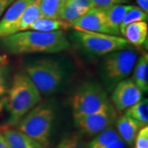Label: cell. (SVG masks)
<instances>
[{
	"label": "cell",
	"instance_id": "cell-1",
	"mask_svg": "<svg viewBox=\"0 0 148 148\" xmlns=\"http://www.w3.org/2000/svg\"><path fill=\"white\" fill-rule=\"evenodd\" d=\"M2 45L12 54L62 52L70 47L63 31L40 32L24 31L1 39Z\"/></svg>",
	"mask_w": 148,
	"mask_h": 148
},
{
	"label": "cell",
	"instance_id": "cell-2",
	"mask_svg": "<svg viewBox=\"0 0 148 148\" xmlns=\"http://www.w3.org/2000/svg\"><path fill=\"white\" fill-rule=\"evenodd\" d=\"M41 101V93L26 73L15 74L5 98L8 126H16L29 111Z\"/></svg>",
	"mask_w": 148,
	"mask_h": 148
},
{
	"label": "cell",
	"instance_id": "cell-3",
	"mask_svg": "<svg viewBox=\"0 0 148 148\" xmlns=\"http://www.w3.org/2000/svg\"><path fill=\"white\" fill-rule=\"evenodd\" d=\"M55 118L56 114L53 106L40 104L35 106L17 123L16 129L47 148L50 143Z\"/></svg>",
	"mask_w": 148,
	"mask_h": 148
},
{
	"label": "cell",
	"instance_id": "cell-4",
	"mask_svg": "<svg viewBox=\"0 0 148 148\" xmlns=\"http://www.w3.org/2000/svg\"><path fill=\"white\" fill-rule=\"evenodd\" d=\"M25 73L39 91L45 95L55 93L65 78V71L61 64L51 58L38 59L25 68Z\"/></svg>",
	"mask_w": 148,
	"mask_h": 148
},
{
	"label": "cell",
	"instance_id": "cell-5",
	"mask_svg": "<svg viewBox=\"0 0 148 148\" xmlns=\"http://www.w3.org/2000/svg\"><path fill=\"white\" fill-rule=\"evenodd\" d=\"M71 104L74 119L96 113L111 105L106 89L95 82L81 85L73 95Z\"/></svg>",
	"mask_w": 148,
	"mask_h": 148
},
{
	"label": "cell",
	"instance_id": "cell-6",
	"mask_svg": "<svg viewBox=\"0 0 148 148\" xmlns=\"http://www.w3.org/2000/svg\"><path fill=\"white\" fill-rule=\"evenodd\" d=\"M138 58L136 51L125 49L107 54L101 64V75L108 90L114 89L118 82L127 78L134 69Z\"/></svg>",
	"mask_w": 148,
	"mask_h": 148
},
{
	"label": "cell",
	"instance_id": "cell-7",
	"mask_svg": "<svg viewBox=\"0 0 148 148\" xmlns=\"http://www.w3.org/2000/svg\"><path fill=\"white\" fill-rule=\"evenodd\" d=\"M73 36L80 49L94 56L107 55L125 49L128 45L124 38L105 33L75 31Z\"/></svg>",
	"mask_w": 148,
	"mask_h": 148
},
{
	"label": "cell",
	"instance_id": "cell-8",
	"mask_svg": "<svg viewBox=\"0 0 148 148\" xmlns=\"http://www.w3.org/2000/svg\"><path fill=\"white\" fill-rule=\"evenodd\" d=\"M117 119V111L111 104L102 110L75 119V125L80 132L88 136H95L113 126Z\"/></svg>",
	"mask_w": 148,
	"mask_h": 148
},
{
	"label": "cell",
	"instance_id": "cell-9",
	"mask_svg": "<svg viewBox=\"0 0 148 148\" xmlns=\"http://www.w3.org/2000/svg\"><path fill=\"white\" fill-rule=\"evenodd\" d=\"M143 91L132 78H125L114 87L111 100L117 110L124 111L143 99Z\"/></svg>",
	"mask_w": 148,
	"mask_h": 148
},
{
	"label": "cell",
	"instance_id": "cell-10",
	"mask_svg": "<svg viewBox=\"0 0 148 148\" xmlns=\"http://www.w3.org/2000/svg\"><path fill=\"white\" fill-rule=\"evenodd\" d=\"M70 27L75 31L98 32L111 35L107 24V19L104 8H92L77 20L73 22Z\"/></svg>",
	"mask_w": 148,
	"mask_h": 148
},
{
	"label": "cell",
	"instance_id": "cell-11",
	"mask_svg": "<svg viewBox=\"0 0 148 148\" xmlns=\"http://www.w3.org/2000/svg\"><path fill=\"white\" fill-rule=\"evenodd\" d=\"M32 0H15L11 4L0 19V39L19 32L18 26L21 14Z\"/></svg>",
	"mask_w": 148,
	"mask_h": 148
},
{
	"label": "cell",
	"instance_id": "cell-12",
	"mask_svg": "<svg viewBox=\"0 0 148 148\" xmlns=\"http://www.w3.org/2000/svg\"><path fill=\"white\" fill-rule=\"evenodd\" d=\"M0 133L3 135L10 148H45L41 144L28 137L25 133L8 125L1 127Z\"/></svg>",
	"mask_w": 148,
	"mask_h": 148
},
{
	"label": "cell",
	"instance_id": "cell-13",
	"mask_svg": "<svg viewBox=\"0 0 148 148\" xmlns=\"http://www.w3.org/2000/svg\"><path fill=\"white\" fill-rule=\"evenodd\" d=\"M114 123L116 124L117 132L122 140L127 146L133 145L139 130L143 127L126 114L117 118Z\"/></svg>",
	"mask_w": 148,
	"mask_h": 148
},
{
	"label": "cell",
	"instance_id": "cell-14",
	"mask_svg": "<svg viewBox=\"0 0 148 148\" xmlns=\"http://www.w3.org/2000/svg\"><path fill=\"white\" fill-rule=\"evenodd\" d=\"M123 36L127 42L136 47L143 45L147 40L148 25L147 21H138L128 25Z\"/></svg>",
	"mask_w": 148,
	"mask_h": 148
},
{
	"label": "cell",
	"instance_id": "cell-15",
	"mask_svg": "<svg viewBox=\"0 0 148 148\" xmlns=\"http://www.w3.org/2000/svg\"><path fill=\"white\" fill-rule=\"evenodd\" d=\"M132 5H124V4H115L104 8L107 19V24L110 31L111 35L119 36V26L127 12Z\"/></svg>",
	"mask_w": 148,
	"mask_h": 148
},
{
	"label": "cell",
	"instance_id": "cell-16",
	"mask_svg": "<svg viewBox=\"0 0 148 148\" xmlns=\"http://www.w3.org/2000/svg\"><path fill=\"white\" fill-rule=\"evenodd\" d=\"M132 81L143 93L148 90V55L144 53L134 66Z\"/></svg>",
	"mask_w": 148,
	"mask_h": 148
},
{
	"label": "cell",
	"instance_id": "cell-17",
	"mask_svg": "<svg viewBox=\"0 0 148 148\" xmlns=\"http://www.w3.org/2000/svg\"><path fill=\"white\" fill-rule=\"evenodd\" d=\"M70 26L61 19L40 17L28 28L30 31L40 32H53L69 29ZM27 30V31H28Z\"/></svg>",
	"mask_w": 148,
	"mask_h": 148
},
{
	"label": "cell",
	"instance_id": "cell-18",
	"mask_svg": "<svg viewBox=\"0 0 148 148\" xmlns=\"http://www.w3.org/2000/svg\"><path fill=\"white\" fill-rule=\"evenodd\" d=\"M119 138L120 137L116 129L111 126L96 134L95 138L87 144V148H105Z\"/></svg>",
	"mask_w": 148,
	"mask_h": 148
},
{
	"label": "cell",
	"instance_id": "cell-19",
	"mask_svg": "<svg viewBox=\"0 0 148 148\" xmlns=\"http://www.w3.org/2000/svg\"><path fill=\"white\" fill-rule=\"evenodd\" d=\"M40 17H42V14L40 12L39 3L34 2L28 6L21 14L18 26L19 32L27 31L30 26H32L35 21Z\"/></svg>",
	"mask_w": 148,
	"mask_h": 148
},
{
	"label": "cell",
	"instance_id": "cell-20",
	"mask_svg": "<svg viewBox=\"0 0 148 148\" xmlns=\"http://www.w3.org/2000/svg\"><path fill=\"white\" fill-rule=\"evenodd\" d=\"M125 114L137 121L142 126H147L148 123V101L147 99H142L138 103L126 110Z\"/></svg>",
	"mask_w": 148,
	"mask_h": 148
},
{
	"label": "cell",
	"instance_id": "cell-21",
	"mask_svg": "<svg viewBox=\"0 0 148 148\" xmlns=\"http://www.w3.org/2000/svg\"><path fill=\"white\" fill-rule=\"evenodd\" d=\"M66 0H39L42 17L59 19L60 12Z\"/></svg>",
	"mask_w": 148,
	"mask_h": 148
},
{
	"label": "cell",
	"instance_id": "cell-22",
	"mask_svg": "<svg viewBox=\"0 0 148 148\" xmlns=\"http://www.w3.org/2000/svg\"><path fill=\"white\" fill-rule=\"evenodd\" d=\"M86 12L87 11L77 6L71 0H66L60 12L59 19L67 22L70 26L73 22L77 20L82 16H83Z\"/></svg>",
	"mask_w": 148,
	"mask_h": 148
},
{
	"label": "cell",
	"instance_id": "cell-23",
	"mask_svg": "<svg viewBox=\"0 0 148 148\" xmlns=\"http://www.w3.org/2000/svg\"><path fill=\"white\" fill-rule=\"evenodd\" d=\"M148 19L147 13L143 11L140 8L132 6V8L127 11L119 26V32L123 35L125 28L134 22L138 21H147Z\"/></svg>",
	"mask_w": 148,
	"mask_h": 148
},
{
	"label": "cell",
	"instance_id": "cell-24",
	"mask_svg": "<svg viewBox=\"0 0 148 148\" xmlns=\"http://www.w3.org/2000/svg\"><path fill=\"white\" fill-rule=\"evenodd\" d=\"M8 75L9 69L7 65L0 64V110L3 107V101H5V95L8 90Z\"/></svg>",
	"mask_w": 148,
	"mask_h": 148
},
{
	"label": "cell",
	"instance_id": "cell-25",
	"mask_svg": "<svg viewBox=\"0 0 148 148\" xmlns=\"http://www.w3.org/2000/svg\"><path fill=\"white\" fill-rule=\"evenodd\" d=\"M55 148H87V144L79 136L72 135L64 138Z\"/></svg>",
	"mask_w": 148,
	"mask_h": 148
},
{
	"label": "cell",
	"instance_id": "cell-26",
	"mask_svg": "<svg viewBox=\"0 0 148 148\" xmlns=\"http://www.w3.org/2000/svg\"><path fill=\"white\" fill-rule=\"evenodd\" d=\"M134 143L136 148H148V127H143L138 132Z\"/></svg>",
	"mask_w": 148,
	"mask_h": 148
},
{
	"label": "cell",
	"instance_id": "cell-27",
	"mask_svg": "<svg viewBox=\"0 0 148 148\" xmlns=\"http://www.w3.org/2000/svg\"><path fill=\"white\" fill-rule=\"evenodd\" d=\"M90 1L93 8H106L108 7L115 4H122L127 3L129 0H90Z\"/></svg>",
	"mask_w": 148,
	"mask_h": 148
},
{
	"label": "cell",
	"instance_id": "cell-28",
	"mask_svg": "<svg viewBox=\"0 0 148 148\" xmlns=\"http://www.w3.org/2000/svg\"><path fill=\"white\" fill-rule=\"evenodd\" d=\"M15 0H0V19L3 15L7 8L14 2Z\"/></svg>",
	"mask_w": 148,
	"mask_h": 148
},
{
	"label": "cell",
	"instance_id": "cell-29",
	"mask_svg": "<svg viewBox=\"0 0 148 148\" xmlns=\"http://www.w3.org/2000/svg\"><path fill=\"white\" fill-rule=\"evenodd\" d=\"M127 144L124 143L121 138H119L105 148H127Z\"/></svg>",
	"mask_w": 148,
	"mask_h": 148
},
{
	"label": "cell",
	"instance_id": "cell-30",
	"mask_svg": "<svg viewBox=\"0 0 148 148\" xmlns=\"http://www.w3.org/2000/svg\"><path fill=\"white\" fill-rule=\"evenodd\" d=\"M139 8L147 13L148 12V0H136Z\"/></svg>",
	"mask_w": 148,
	"mask_h": 148
},
{
	"label": "cell",
	"instance_id": "cell-31",
	"mask_svg": "<svg viewBox=\"0 0 148 148\" xmlns=\"http://www.w3.org/2000/svg\"><path fill=\"white\" fill-rule=\"evenodd\" d=\"M0 148H10L1 133H0Z\"/></svg>",
	"mask_w": 148,
	"mask_h": 148
},
{
	"label": "cell",
	"instance_id": "cell-32",
	"mask_svg": "<svg viewBox=\"0 0 148 148\" xmlns=\"http://www.w3.org/2000/svg\"><path fill=\"white\" fill-rule=\"evenodd\" d=\"M8 57L6 55H2L0 54V64H4V65H7L8 64Z\"/></svg>",
	"mask_w": 148,
	"mask_h": 148
},
{
	"label": "cell",
	"instance_id": "cell-33",
	"mask_svg": "<svg viewBox=\"0 0 148 148\" xmlns=\"http://www.w3.org/2000/svg\"><path fill=\"white\" fill-rule=\"evenodd\" d=\"M32 1H33V2H38L39 0H32Z\"/></svg>",
	"mask_w": 148,
	"mask_h": 148
}]
</instances>
